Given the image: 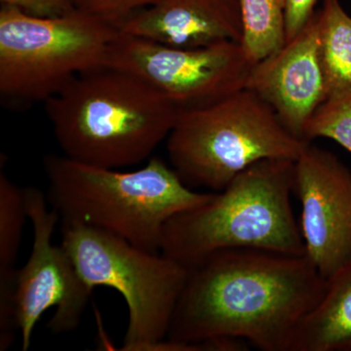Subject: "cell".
I'll return each mask as SVG.
<instances>
[{
  "instance_id": "6da1fadb",
  "label": "cell",
  "mask_w": 351,
  "mask_h": 351,
  "mask_svg": "<svg viewBox=\"0 0 351 351\" xmlns=\"http://www.w3.org/2000/svg\"><path fill=\"white\" fill-rule=\"evenodd\" d=\"M306 255L223 251L189 269L163 350L226 351L240 339L289 351L302 319L326 290Z\"/></svg>"
},
{
  "instance_id": "7a4b0ae2",
  "label": "cell",
  "mask_w": 351,
  "mask_h": 351,
  "mask_svg": "<svg viewBox=\"0 0 351 351\" xmlns=\"http://www.w3.org/2000/svg\"><path fill=\"white\" fill-rule=\"evenodd\" d=\"M45 108L64 156L112 169L151 158L180 112L140 76L110 66L76 76Z\"/></svg>"
},
{
  "instance_id": "3957f363",
  "label": "cell",
  "mask_w": 351,
  "mask_h": 351,
  "mask_svg": "<svg viewBox=\"0 0 351 351\" xmlns=\"http://www.w3.org/2000/svg\"><path fill=\"white\" fill-rule=\"evenodd\" d=\"M295 161L265 159L164 226L160 252L191 269L223 251L304 255L291 205Z\"/></svg>"
},
{
  "instance_id": "277c9868",
  "label": "cell",
  "mask_w": 351,
  "mask_h": 351,
  "mask_svg": "<svg viewBox=\"0 0 351 351\" xmlns=\"http://www.w3.org/2000/svg\"><path fill=\"white\" fill-rule=\"evenodd\" d=\"M43 164L47 200L61 223L91 226L149 252H160L170 219L212 195L189 188L156 156L133 171L99 167L66 156H46Z\"/></svg>"
},
{
  "instance_id": "5b68a950",
  "label": "cell",
  "mask_w": 351,
  "mask_h": 351,
  "mask_svg": "<svg viewBox=\"0 0 351 351\" xmlns=\"http://www.w3.org/2000/svg\"><path fill=\"white\" fill-rule=\"evenodd\" d=\"M308 144L247 88L207 107L180 110L166 138L171 166L182 182L215 193L258 161L297 160Z\"/></svg>"
},
{
  "instance_id": "8992f818",
  "label": "cell",
  "mask_w": 351,
  "mask_h": 351,
  "mask_svg": "<svg viewBox=\"0 0 351 351\" xmlns=\"http://www.w3.org/2000/svg\"><path fill=\"white\" fill-rule=\"evenodd\" d=\"M119 29L73 9L38 17L0 8V94L6 101L49 100L76 76L105 66Z\"/></svg>"
},
{
  "instance_id": "52a82bcc",
  "label": "cell",
  "mask_w": 351,
  "mask_h": 351,
  "mask_svg": "<svg viewBox=\"0 0 351 351\" xmlns=\"http://www.w3.org/2000/svg\"><path fill=\"white\" fill-rule=\"evenodd\" d=\"M62 246L88 287L114 289L128 309L121 350L154 351L167 338L189 269L112 233L61 223Z\"/></svg>"
},
{
  "instance_id": "ba28073f",
  "label": "cell",
  "mask_w": 351,
  "mask_h": 351,
  "mask_svg": "<svg viewBox=\"0 0 351 351\" xmlns=\"http://www.w3.org/2000/svg\"><path fill=\"white\" fill-rule=\"evenodd\" d=\"M105 66L140 76L186 110L207 107L245 89L254 64L235 41L182 48L119 31Z\"/></svg>"
},
{
  "instance_id": "9c48e42d",
  "label": "cell",
  "mask_w": 351,
  "mask_h": 351,
  "mask_svg": "<svg viewBox=\"0 0 351 351\" xmlns=\"http://www.w3.org/2000/svg\"><path fill=\"white\" fill-rule=\"evenodd\" d=\"M27 218L32 226L29 260L18 269L16 320L21 348L29 350L34 328L43 314L54 307L48 322L53 334L75 331L86 309L91 290L78 274L62 244L53 243L60 217L38 188L25 189Z\"/></svg>"
},
{
  "instance_id": "30bf717a",
  "label": "cell",
  "mask_w": 351,
  "mask_h": 351,
  "mask_svg": "<svg viewBox=\"0 0 351 351\" xmlns=\"http://www.w3.org/2000/svg\"><path fill=\"white\" fill-rule=\"evenodd\" d=\"M294 193L304 255L328 279L351 260V171L311 143L295 161Z\"/></svg>"
},
{
  "instance_id": "8fae6325",
  "label": "cell",
  "mask_w": 351,
  "mask_h": 351,
  "mask_svg": "<svg viewBox=\"0 0 351 351\" xmlns=\"http://www.w3.org/2000/svg\"><path fill=\"white\" fill-rule=\"evenodd\" d=\"M246 88L274 108L293 135L304 141L307 122L328 98L318 53L316 13L280 50L254 64Z\"/></svg>"
},
{
  "instance_id": "7c38bea8",
  "label": "cell",
  "mask_w": 351,
  "mask_h": 351,
  "mask_svg": "<svg viewBox=\"0 0 351 351\" xmlns=\"http://www.w3.org/2000/svg\"><path fill=\"white\" fill-rule=\"evenodd\" d=\"M119 29L174 47L240 43L241 10L239 0H160L127 18Z\"/></svg>"
},
{
  "instance_id": "4fadbf2b",
  "label": "cell",
  "mask_w": 351,
  "mask_h": 351,
  "mask_svg": "<svg viewBox=\"0 0 351 351\" xmlns=\"http://www.w3.org/2000/svg\"><path fill=\"white\" fill-rule=\"evenodd\" d=\"M326 280L324 295L300 323L289 351H351V260Z\"/></svg>"
},
{
  "instance_id": "5bb4252c",
  "label": "cell",
  "mask_w": 351,
  "mask_h": 351,
  "mask_svg": "<svg viewBox=\"0 0 351 351\" xmlns=\"http://www.w3.org/2000/svg\"><path fill=\"white\" fill-rule=\"evenodd\" d=\"M316 18L318 53L329 98L351 90V17L339 0H323Z\"/></svg>"
},
{
  "instance_id": "9a60e30c",
  "label": "cell",
  "mask_w": 351,
  "mask_h": 351,
  "mask_svg": "<svg viewBox=\"0 0 351 351\" xmlns=\"http://www.w3.org/2000/svg\"><path fill=\"white\" fill-rule=\"evenodd\" d=\"M245 54L257 64L286 43L284 0H239Z\"/></svg>"
},
{
  "instance_id": "2e32d148",
  "label": "cell",
  "mask_w": 351,
  "mask_h": 351,
  "mask_svg": "<svg viewBox=\"0 0 351 351\" xmlns=\"http://www.w3.org/2000/svg\"><path fill=\"white\" fill-rule=\"evenodd\" d=\"M25 219V189L14 184L3 171L0 173V269H14Z\"/></svg>"
},
{
  "instance_id": "e0dca14e",
  "label": "cell",
  "mask_w": 351,
  "mask_h": 351,
  "mask_svg": "<svg viewBox=\"0 0 351 351\" xmlns=\"http://www.w3.org/2000/svg\"><path fill=\"white\" fill-rule=\"evenodd\" d=\"M317 138H331L351 152V90L327 98L308 120L304 140Z\"/></svg>"
},
{
  "instance_id": "ac0fdd59",
  "label": "cell",
  "mask_w": 351,
  "mask_h": 351,
  "mask_svg": "<svg viewBox=\"0 0 351 351\" xmlns=\"http://www.w3.org/2000/svg\"><path fill=\"white\" fill-rule=\"evenodd\" d=\"M77 10L108 23L119 25L127 18L160 0H71Z\"/></svg>"
},
{
  "instance_id": "d6986e66",
  "label": "cell",
  "mask_w": 351,
  "mask_h": 351,
  "mask_svg": "<svg viewBox=\"0 0 351 351\" xmlns=\"http://www.w3.org/2000/svg\"><path fill=\"white\" fill-rule=\"evenodd\" d=\"M18 269H0V351L11 348L17 331L16 284Z\"/></svg>"
},
{
  "instance_id": "ffe728a7",
  "label": "cell",
  "mask_w": 351,
  "mask_h": 351,
  "mask_svg": "<svg viewBox=\"0 0 351 351\" xmlns=\"http://www.w3.org/2000/svg\"><path fill=\"white\" fill-rule=\"evenodd\" d=\"M285 2L286 43L297 36L315 12L316 0H284Z\"/></svg>"
},
{
  "instance_id": "44dd1931",
  "label": "cell",
  "mask_w": 351,
  "mask_h": 351,
  "mask_svg": "<svg viewBox=\"0 0 351 351\" xmlns=\"http://www.w3.org/2000/svg\"><path fill=\"white\" fill-rule=\"evenodd\" d=\"M1 5L12 6L38 17H55L75 9L71 0H0Z\"/></svg>"
}]
</instances>
